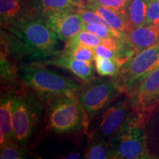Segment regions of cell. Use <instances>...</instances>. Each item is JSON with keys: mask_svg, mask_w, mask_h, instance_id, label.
Wrapping results in <instances>:
<instances>
[{"mask_svg": "<svg viewBox=\"0 0 159 159\" xmlns=\"http://www.w3.org/2000/svg\"><path fill=\"white\" fill-rule=\"evenodd\" d=\"M8 91L11 94L14 142L27 148L45 119V102L26 87Z\"/></svg>", "mask_w": 159, "mask_h": 159, "instance_id": "7a4b0ae2", "label": "cell"}, {"mask_svg": "<svg viewBox=\"0 0 159 159\" xmlns=\"http://www.w3.org/2000/svg\"><path fill=\"white\" fill-rule=\"evenodd\" d=\"M123 63L121 61L114 59L95 56V69L100 77H112L118 74Z\"/></svg>", "mask_w": 159, "mask_h": 159, "instance_id": "ffe728a7", "label": "cell"}, {"mask_svg": "<svg viewBox=\"0 0 159 159\" xmlns=\"http://www.w3.org/2000/svg\"><path fill=\"white\" fill-rule=\"evenodd\" d=\"M159 67V44L133 55L113 77L123 94H131L149 75Z\"/></svg>", "mask_w": 159, "mask_h": 159, "instance_id": "52a82bcc", "label": "cell"}, {"mask_svg": "<svg viewBox=\"0 0 159 159\" xmlns=\"http://www.w3.org/2000/svg\"><path fill=\"white\" fill-rule=\"evenodd\" d=\"M105 39L97 36L94 33L86 30H81L77 34L65 43L64 48L63 49H69L77 46H85L90 48L94 49L99 44H104Z\"/></svg>", "mask_w": 159, "mask_h": 159, "instance_id": "d6986e66", "label": "cell"}, {"mask_svg": "<svg viewBox=\"0 0 159 159\" xmlns=\"http://www.w3.org/2000/svg\"><path fill=\"white\" fill-rule=\"evenodd\" d=\"M72 2L75 4V5L77 6V7H81V6H83L86 5L87 3H89L91 0H71Z\"/></svg>", "mask_w": 159, "mask_h": 159, "instance_id": "83f0119b", "label": "cell"}, {"mask_svg": "<svg viewBox=\"0 0 159 159\" xmlns=\"http://www.w3.org/2000/svg\"><path fill=\"white\" fill-rule=\"evenodd\" d=\"M14 141L13 116L11 111V94L9 91L2 93L0 99V147Z\"/></svg>", "mask_w": 159, "mask_h": 159, "instance_id": "9a60e30c", "label": "cell"}, {"mask_svg": "<svg viewBox=\"0 0 159 159\" xmlns=\"http://www.w3.org/2000/svg\"><path fill=\"white\" fill-rule=\"evenodd\" d=\"M0 158L1 159H22L27 158V148L21 146L14 141L6 143L0 147Z\"/></svg>", "mask_w": 159, "mask_h": 159, "instance_id": "7402d4cb", "label": "cell"}, {"mask_svg": "<svg viewBox=\"0 0 159 159\" xmlns=\"http://www.w3.org/2000/svg\"><path fill=\"white\" fill-rule=\"evenodd\" d=\"M36 15L41 18L77 8L71 0H30Z\"/></svg>", "mask_w": 159, "mask_h": 159, "instance_id": "2e32d148", "label": "cell"}, {"mask_svg": "<svg viewBox=\"0 0 159 159\" xmlns=\"http://www.w3.org/2000/svg\"><path fill=\"white\" fill-rule=\"evenodd\" d=\"M130 0H91L89 2H95L108 8L118 11H125Z\"/></svg>", "mask_w": 159, "mask_h": 159, "instance_id": "484cf974", "label": "cell"}, {"mask_svg": "<svg viewBox=\"0 0 159 159\" xmlns=\"http://www.w3.org/2000/svg\"><path fill=\"white\" fill-rule=\"evenodd\" d=\"M79 7L42 18L58 39L66 43L83 30V19Z\"/></svg>", "mask_w": 159, "mask_h": 159, "instance_id": "9c48e42d", "label": "cell"}, {"mask_svg": "<svg viewBox=\"0 0 159 159\" xmlns=\"http://www.w3.org/2000/svg\"><path fill=\"white\" fill-rule=\"evenodd\" d=\"M82 30L90 32L103 39L122 40L127 37L119 34L110 27L98 23H83Z\"/></svg>", "mask_w": 159, "mask_h": 159, "instance_id": "44dd1931", "label": "cell"}, {"mask_svg": "<svg viewBox=\"0 0 159 159\" xmlns=\"http://www.w3.org/2000/svg\"><path fill=\"white\" fill-rule=\"evenodd\" d=\"M139 113L141 112H138L133 108L128 96L126 98L116 99L93 121L95 124L94 127L90 132H88L90 138H97L109 142L125 126L138 116Z\"/></svg>", "mask_w": 159, "mask_h": 159, "instance_id": "ba28073f", "label": "cell"}, {"mask_svg": "<svg viewBox=\"0 0 159 159\" xmlns=\"http://www.w3.org/2000/svg\"><path fill=\"white\" fill-rule=\"evenodd\" d=\"M145 115L141 112L109 141L113 159L151 158L144 130Z\"/></svg>", "mask_w": 159, "mask_h": 159, "instance_id": "8992f818", "label": "cell"}, {"mask_svg": "<svg viewBox=\"0 0 159 159\" xmlns=\"http://www.w3.org/2000/svg\"><path fill=\"white\" fill-rule=\"evenodd\" d=\"M60 53L80 61L88 62H93L95 58L94 49L85 46H77L69 49H63L61 50Z\"/></svg>", "mask_w": 159, "mask_h": 159, "instance_id": "603a6c76", "label": "cell"}, {"mask_svg": "<svg viewBox=\"0 0 159 159\" xmlns=\"http://www.w3.org/2000/svg\"><path fill=\"white\" fill-rule=\"evenodd\" d=\"M78 11L82 17L83 23H98L111 27V26L102 16H100L98 13H97L92 10L89 9L85 6H81V7H79Z\"/></svg>", "mask_w": 159, "mask_h": 159, "instance_id": "cb8c5ba5", "label": "cell"}, {"mask_svg": "<svg viewBox=\"0 0 159 159\" xmlns=\"http://www.w3.org/2000/svg\"><path fill=\"white\" fill-rule=\"evenodd\" d=\"M158 92L159 67L149 75L128 97L135 110L144 112L152 103L156 102Z\"/></svg>", "mask_w": 159, "mask_h": 159, "instance_id": "30bf717a", "label": "cell"}, {"mask_svg": "<svg viewBox=\"0 0 159 159\" xmlns=\"http://www.w3.org/2000/svg\"><path fill=\"white\" fill-rule=\"evenodd\" d=\"M157 100H159V92H158V96H157V98H156V101H157Z\"/></svg>", "mask_w": 159, "mask_h": 159, "instance_id": "f1b7e54d", "label": "cell"}, {"mask_svg": "<svg viewBox=\"0 0 159 159\" xmlns=\"http://www.w3.org/2000/svg\"><path fill=\"white\" fill-rule=\"evenodd\" d=\"M30 2L25 0H0V16L2 27L7 29L27 18L35 15Z\"/></svg>", "mask_w": 159, "mask_h": 159, "instance_id": "7c38bea8", "label": "cell"}, {"mask_svg": "<svg viewBox=\"0 0 159 159\" xmlns=\"http://www.w3.org/2000/svg\"><path fill=\"white\" fill-rule=\"evenodd\" d=\"M7 30L15 35V50L19 57L31 55L34 58H44L54 57L61 52L57 49V35L36 14Z\"/></svg>", "mask_w": 159, "mask_h": 159, "instance_id": "6da1fadb", "label": "cell"}, {"mask_svg": "<svg viewBox=\"0 0 159 159\" xmlns=\"http://www.w3.org/2000/svg\"><path fill=\"white\" fill-rule=\"evenodd\" d=\"M126 41L134 53L159 44V22L145 25L128 33Z\"/></svg>", "mask_w": 159, "mask_h": 159, "instance_id": "4fadbf2b", "label": "cell"}, {"mask_svg": "<svg viewBox=\"0 0 159 159\" xmlns=\"http://www.w3.org/2000/svg\"><path fill=\"white\" fill-rule=\"evenodd\" d=\"M148 3L149 0H130L125 10L130 31L144 25Z\"/></svg>", "mask_w": 159, "mask_h": 159, "instance_id": "e0dca14e", "label": "cell"}, {"mask_svg": "<svg viewBox=\"0 0 159 159\" xmlns=\"http://www.w3.org/2000/svg\"><path fill=\"white\" fill-rule=\"evenodd\" d=\"M42 66H53L66 69L83 83H89L95 77V66L92 62L77 60L59 53L50 59L35 62Z\"/></svg>", "mask_w": 159, "mask_h": 159, "instance_id": "8fae6325", "label": "cell"}, {"mask_svg": "<svg viewBox=\"0 0 159 159\" xmlns=\"http://www.w3.org/2000/svg\"><path fill=\"white\" fill-rule=\"evenodd\" d=\"M81 158L80 152H77V151H71L69 153L61 156V158L64 159H78Z\"/></svg>", "mask_w": 159, "mask_h": 159, "instance_id": "4316f807", "label": "cell"}, {"mask_svg": "<svg viewBox=\"0 0 159 159\" xmlns=\"http://www.w3.org/2000/svg\"><path fill=\"white\" fill-rule=\"evenodd\" d=\"M90 140L85 148L84 158L113 159L109 142L97 138H90Z\"/></svg>", "mask_w": 159, "mask_h": 159, "instance_id": "ac0fdd59", "label": "cell"}, {"mask_svg": "<svg viewBox=\"0 0 159 159\" xmlns=\"http://www.w3.org/2000/svg\"><path fill=\"white\" fill-rule=\"evenodd\" d=\"M19 75L24 86L44 102L65 95H77L83 85L35 62L21 65Z\"/></svg>", "mask_w": 159, "mask_h": 159, "instance_id": "3957f363", "label": "cell"}, {"mask_svg": "<svg viewBox=\"0 0 159 159\" xmlns=\"http://www.w3.org/2000/svg\"><path fill=\"white\" fill-rule=\"evenodd\" d=\"M159 22V0H149L145 25Z\"/></svg>", "mask_w": 159, "mask_h": 159, "instance_id": "d4e9b609", "label": "cell"}, {"mask_svg": "<svg viewBox=\"0 0 159 159\" xmlns=\"http://www.w3.org/2000/svg\"><path fill=\"white\" fill-rule=\"evenodd\" d=\"M46 128L58 136L87 132L86 115L77 95H65L45 102Z\"/></svg>", "mask_w": 159, "mask_h": 159, "instance_id": "277c9868", "label": "cell"}, {"mask_svg": "<svg viewBox=\"0 0 159 159\" xmlns=\"http://www.w3.org/2000/svg\"><path fill=\"white\" fill-rule=\"evenodd\" d=\"M83 6L98 13L108 22L111 28L123 36L126 37L130 32L125 11H115L95 2H89Z\"/></svg>", "mask_w": 159, "mask_h": 159, "instance_id": "5bb4252c", "label": "cell"}, {"mask_svg": "<svg viewBox=\"0 0 159 159\" xmlns=\"http://www.w3.org/2000/svg\"><path fill=\"white\" fill-rule=\"evenodd\" d=\"M122 94L113 77H95L91 82L83 83L77 96L86 115L87 131L97 116Z\"/></svg>", "mask_w": 159, "mask_h": 159, "instance_id": "5b68a950", "label": "cell"}]
</instances>
